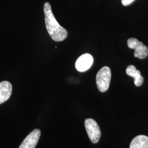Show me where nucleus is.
<instances>
[{"mask_svg": "<svg viewBox=\"0 0 148 148\" xmlns=\"http://www.w3.org/2000/svg\"><path fill=\"white\" fill-rule=\"evenodd\" d=\"M127 45L130 48L135 50L134 53L135 57L143 59L148 56V48L143 42L139 41L137 38H129L127 40Z\"/></svg>", "mask_w": 148, "mask_h": 148, "instance_id": "20e7f679", "label": "nucleus"}, {"mask_svg": "<svg viewBox=\"0 0 148 148\" xmlns=\"http://www.w3.org/2000/svg\"><path fill=\"white\" fill-rule=\"evenodd\" d=\"M130 148H148V137L144 135L136 137L130 144Z\"/></svg>", "mask_w": 148, "mask_h": 148, "instance_id": "1a4fd4ad", "label": "nucleus"}, {"mask_svg": "<svg viewBox=\"0 0 148 148\" xmlns=\"http://www.w3.org/2000/svg\"><path fill=\"white\" fill-rule=\"evenodd\" d=\"M93 63V57L88 53L80 56L76 62L75 67L79 72H85L92 66Z\"/></svg>", "mask_w": 148, "mask_h": 148, "instance_id": "39448f33", "label": "nucleus"}, {"mask_svg": "<svg viewBox=\"0 0 148 148\" xmlns=\"http://www.w3.org/2000/svg\"><path fill=\"white\" fill-rule=\"evenodd\" d=\"M135 0H121L122 4V5L127 6L131 4Z\"/></svg>", "mask_w": 148, "mask_h": 148, "instance_id": "9d476101", "label": "nucleus"}, {"mask_svg": "<svg viewBox=\"0 0 148 148\" xmlns=\"http://www.w3.org/2000/svg\"><path fill=\"white\" fill-rule=\"evenodd\" d=\"M110 69L104 66L98 72L96 76V84L98 89L101 92H105L108 90L111 81Z\"/></svg>", "mask_w": 148, "mask_h": 148, "instance_id": "f03ea898", "label": "nucleus"}, {"mask_svg": "<svg viewBox=\"0 0 148 148\" xmlns=\"http://www.w3.org/2000/svg\"><path fill=\"white\" fill-rule=\"evenodd\" d=\"M126 72L128 76L134 78V83L136 86L139 87L142 85L144 78L141 75V72L137 70L134 65H129L126 69Z\"/></svg>", "mask_w": 148, "mask_h": 148, "instance_id": "6e6552de", "label": "nucleus"}, {"mask_svg": "<svg viewBox=\"0 0 148 148\" xmlns=\"http://www.w3.org/2000/svg\"><path fill=\"white\" fill-rule=\"evenodd\" d=\"M86 130L90 141L93 143H97L101 138L100 128L98 123L92 119H87L85 121Z\"/></svg>", "mask_w": 148, "mask_h": 148, "instance_id": "7ed1b4c3", "label": "nucleus"}, {"mask_svg": "<svg viewBox=\"0 0 148 148\" xmlns=\"http://www.w3.org/2000/svg\"><path fill=\"white\" fill-rule=\"evenodd\" d=\"M41 136V131L35 129L24 139L19 148H35Z\"/></svg>", "mask_w": 148, "mask_h": 148, "instance_id": "423d86ee", "label": "nucleus"}, {"mask_svg": "<svg viewBox=\"0 0 148 148\" xmlns=\"http://www.w3.org/2000/svg\"><path fill=\"white\" fill-rule=\"evenodd\" d=\"M45 21L48 33L54 41L60 42L64 41L68 36V32L57 21L53 15L51 5L46 2L44 5Z\"/></svg>", "mask_w": 148, "mask_h": 148, "instance_id": "f257e3e1", "label": "nucleus"}, {"mask_svg": "<svg viewBox=\"0 0 148 148\" xmlns=\"http://www.w3.org/2000/svg\"><path fill=\"white\" fill-rule=\"evenodd\" d=\"M12 93V86L8 81L0 82V104L9 99Z\"/></svg>", "mask_w": 148, "mask_h": 148, "instance_id": "0eeeda50", "label": "nucleus"}]
</instances>
